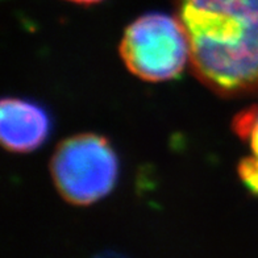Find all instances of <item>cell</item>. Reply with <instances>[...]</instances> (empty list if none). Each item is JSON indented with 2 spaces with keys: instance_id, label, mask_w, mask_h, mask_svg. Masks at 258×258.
Returning a JSON list of instances; mask_svg holds the SVG:
<instances>
[{
  "instance_id": "obj_1",
  "label": "cell",
  "mask_w": 258,
  "mask_h": 258,
  "mask_svg": "<svg viewBox=\"0 0 258 258\" xmlns=\"http://www.w3.org/2000/svg\"><path fill=\"white\" fill-rule=\"evenodd\" d=\"M198 79L220 95L258 90V0H178Z\"/></svg>"
},
{
  "instance_id": "obj_2",
  "label": "cell",
  "mask_w": 258,
  "mask_h": 258,
  "mask_svg": "<svg viewBox=\"0 0 258 258\" xmlns=\"http://www.w3.org/2000/svg\"><path fill=\"white\" fill-rule=\"evenodd\" d=\"M50 171L55 188L64 201L75 206H89L112 191L119 162L107 140L82 133L57 146Z\"/></svg>"
},
{
  "instance_id": "obj_3",
  "label": "cell",
  "mask_w": 258,
  "mask_h": 258,
  "mask_svg": "<svg viewBox=\"0 0 258 258\" xmlns=\"http://www.w3.org/2000/svg\"><path fill=\"white\" fill-rule=\"evenodd\" d=\"M120 54L131 73L148 82L169 81L190 61V45L178 17L149 14L125 29Z\"/></svg>"
},
{
  "instance_id": "obj_4",
  "label": "cell",
  "mask_w": 258,
  "mask_h": 258,
  "mask_svg": "<svg viewBox=\"0 0 258 258\" xmlns=\"http://www.w3.org/2000/svg\"><path fill=\"white\" fill-rule=\"evenodd\" d=\"M50 122L44 109L20 99H3L0 108L2 144L12 153L37 149L49 135Z\"/></svg>"
},
{
  "instance_id": "obj_5",
  "label": "cell",
  "mask_w": 258,
  "mask_h": 258,
  "mask_svg": "<svg viewBox=\"0 0 258 258\" xmlns=\"http://www.w3.org/2000/svg\"><path fill=\"white\" fill-rule=\"evenodd\" d=\"M233 131L249 148L238 165V175L251 194L258 195V104L250 105L233 120Z\"/></svg>"
},
{
  "instance_id": "obj_6",
  "label": "cell",
  "mask_w": 258,
  "mask_h": 258,
  "mask_svg": "<svg viewBox=\"0 0 258 258\" xmlns=\"http://www.w3.org/2000/svg\"><path fill=\"white\" fill-rule=\"evenodd\" d=\"M69 2L79 3V4H92V3H98V2H102V0H69Z\"/></svg>"
}]
</instances>
